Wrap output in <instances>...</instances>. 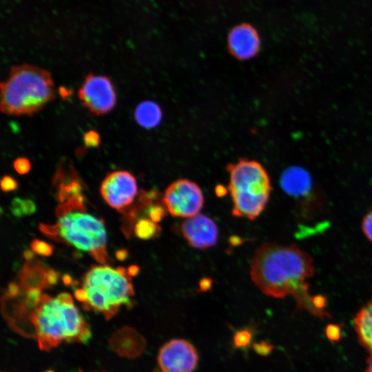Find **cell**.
I'll return each instance as SVG.
<instances>
[{
    "instance_id": "cell-1",
    "label": "cell",
    "mask_w": 372,
    "mask_h": 372,
    "mask_svg": "<svg viewBox=\"0 0 372 372\" xmlns=\"http://www.w3.org/2000/svg\"><path fill=\"white\" fill-rule=\"evenodd\" d=\"M314 273L311 256L293 245L263 243L251 261V278L264 294L275 298L293 296L299 308L326 316L325 298L309 291L308 280Z\"/></svg>"
},
{
    "instance_id": "cell-2",
    "label": "cell",
    "mask_w": 372,
    "mask_h": 372,
    "mask_svg": "<svg viewBox=\"0 0 372 372\" xmlns=\"http://www.w3.org/2000/svg\"><path fill=\"white\" fill-rule=\"evenodd\" d=\"M26 322L32 327L29 337L35 338L40 350H50L63 342L86 343L91 337L87 322L65 292L56 298L41 295Z\"/></svg>"
},
{
    "instance_id": "cell-3",
    "label": "cell",
    "mask_w": 372,
    "mask_h": 372,
    "mask_svg": "<svg viewBox=\"0 0 372 372\" xmlns=\"http://www.w3.org/2000/svg\"><path fill=\"white\" fill-rule=\"evenodd\" d=\"M55 96L48 70L30 64L14 65L6 81L1 83V110L8 115L32 116Z\"/></svg>"
},
{
    "instance_id": "cell-4",
    "label": "cell",
    "mask_w": 372,
    "mask_h": 372,
    "mask_svg": "<svg viewBox=\"0 0 372 372\" xmlns=\"http://www.w3.org/2000/svg\"><path fill=\"white\" fill-rule=\"evenodd\" d=\"M234 216L254 220L265 210L271 191L269 177L255 161L242 159L227 167Z\"/></svg>"
},
{
    "instance_id": "cell-5",
    "label": "cell",
    "mask_w": 372,
    "mask_h": 372,
    "mask_svg": "<svg viewBox=\"0 0 372 372\" xmlns=\"http://www.w3.org/2000/svg\"><path fill=\"white\" fill-rule=\"evenodd\" d=\"M83 288L93 287L107 302L112 317L121 305L132 306L134 288L130 276L123 267H94L85 276Z\"/></svg>"
},
{
    "instance_id": "cell-6",
    "label": "cell",
    "mask_w": 372,
    "mask_h": 372,
    "mask_svg": "<svg viewBox=\"0 0 372 372\" xmlns=\"http://www.w3.org/2000/svg\"><path fill=\"white\" fill-rule=\"evenodd\" d=\"M162 201L172 216L188 218L199 214L205 200L196 183L178 179L167 187Z\"/></svg>"
},
{
    "instance_id": "cell-7",
    "label": "cell",
    "mask_w": 372,
    "mask_h": 372,
    "mask_svg": "<svg viewBox=\"0 0 372 372\" xmlns=\"http://www.w3.org/2000/svg\"><path fill=\"white\" fill-rule=\"evenodd\" d=\"M82 105L94 115L110 112L116 103V95L112 81L106 76L89 74L79 89Z\"/></svg>"
},
{
    "instance_id": "cell-8",
    "label": "cell",
    "mask_w": 372,
    "mask_h": 372,
    "mask_svg": "<svg viewBox=\"0 0 372 372\" xmlns=\"http://www.w3.org/2000/svg\"><path fill=\"white\" fill-rule=\"evenodd\" d=\"M198 361L194 347L183 339H174L160 349L158 363L162 372H194Z\"/></svg>"
},
{
    "instance_id": "cell-9",
    "label": "cell",
    "mask_w": 372,
    "mask_h": 372,
    "mask_svg": "<svg viewBox=\"0 0 372 372\" xmlns=\"http://www.w3.org/2000/svg\"><path fill=\"white\" fill-rule=\"evenodd\" d=\"M101 194L109 205L121 211L138 194L136 178L127 171L113 172L102 182Z\"/></svg>"
},
{
    "instance_id": "cell-10",
    "label": "cell",
    "mask_w": 372,
    "mask_h": 372,
    "mask_svg": "<svg viewBox=\"0 0 372 372\" xmlns=\"http://www.w3.org/2000/svg\"><path fill=\"white\" fill-rule=\"evenodd\" d=\"M180 231L188 244L196 249L211 247L218 238L216 223L211 218L200 213L183 220Z\"/></svg>"
},
{
    "instance_id": "cell-11",
    "label": "cell",
    "mask_w": 372,
    "mask_h": 372,
    "mask_svg": "<svg viewBox=\"0 0 372 372\" xmlns=\"http://www.w3.org/2000/svg\"><path fill=\"white\" fill-rule=\"evenodd\" d=\"M227 45L230 53L240 60L249 59L260 49V39L256 30L249 24L235 26L229 33Z\"/></svg>"
},
{
    "instance_id": "cell-12",
    "label": "cell",
    "mask_w": 372,
    "mask_h": 372,
    "mask_svg": "<svg viewBox=\"0 0 372 372\" xmlns=\"http://www.w3.org/2000/svg\"><path fill=\"white\" fill-rule=\"evenodd\" d=\"M122 343L112 348L118 353L129 358L140 355L145 349L144 338L132 329L119 330L111 339L110 343Z\"/></svg>"
},
{
    "instance_id": "cell-13",
    "label": "cell",
    "mask_w": 372,
    "mask_h": 372,
    "mask_svg": "<svg viewBox=\"0 0 372 372\" xmlns=\"http://www.w3.org/2000/svg\"><path fill=\"white\" fill-rule=\"evenodd\" d=\"M48 269L38 261H27L21 269L19 278L20 286L24 291L33 289L42 290L48 287Z\"/></svg>"
},
{
    "instance_id": "cell-14",
    "label": "cell",
    "mask_w": 372,
    "mask_h": 372,
    "mask_svg": "<svg viewBox=\"0 0 372 372\" xmlns=\"http://www.w3.org/2000/svg\"><path fill=\"white\" fill-rule=\"evenodd\" d=\"M353 327L360 343L372 355V300L357 312Z\"/></svg>"
},
{
    "instance_id": "cell-15",
    "label": "cell",
    "mask_w": 372,
    "mask_h": 372,
    "mask_svg": "<svg viewBox=\"0 0 372 372\" xmlns=\"http://www.w3.org/2000/svg\"><path fill=\"white\" fill-rule=\"evenodd\" d=\"M282 188L289 194H303L311 185V178L302 168L293 167L287 169L280 178Z\"/></svg>"
},
{
    "instance_id": "cell-16",
    "label": "cell",
    "mask_w": 372,
    "mask_h": 372,
    "mask_svg": "<svg viewBox=\"0 0 372 372\" xmlns=\"http://www.w3.org/2000/svg\"><path fill=\"white\" fill-rule=\"evenodd\" d=\"M162 112L160 107L152 101H143L134 111V118L138 125L145 128H152L160 123Z\"/></svg>"
},
{
    "instance_id": "cell-17",
    "label": "cell",
    "mask_w": 372,
    "mask_h": 372,
    "mask_svg": "<svg viewBox=\"0 0 372 372\" xmlns=\"http://www.w3.org/2000/svg\"><path fill=\"white\" fill-rule=\"evenodd\" d=\"M59 236L61 241L65 240V242L72 244L77 249L91 253L94 248V238L96 236H92L77 228L74 220L70 229H63L59 228Z\"/></svg>"
},
{
    "instance_id": "cell-18",
    "label": "cell",
    "mask_w": 372,
    "mask_h": 372,
    "mask_svg": "<svg viewBox=\"0 0 372 372\" xmlns=\"http://www.w3.org/2000/svg\"><path fill=\"white\" fill-rule=\"evenodd\" d=\"M75 226L83 231L90 234L92 236L105 233L104 221L101 219H97L94 216L81 213L79 211L72 212Z\"/></svg>"
},
{
    "instance_id": "cell-19",
    "label": "cell",
    "mask_w": 372,
    "mask_h": 372,
    "mask_svg": "<svg viewBox=\"0 0 372 372\" xmlns=\"http://www.w3.org/2000/svg\"><path fill=\"white\" fill-rule=\"evenodd\" d=\"M161 231V227L149 218H141L134 226L136 236L142 240L154 238L159 236Z\"/></svg>"
},
{
    "instance_id": "cell-20",
    "label": "cell",
    "mask_w": 372,
    "mask_h": 372,
    "mask_svg": "<svg viewBox=\"0 0 372 372\" xmlns=\"http://www.w3.org/2000/svg\"><path fill=\"white\" fill-rule=\"evenodd\" d=\"M85 207L83 203V196L81 194L71 197L66 202L59 205L55 210L56 215L61 217L73 211H83Z\"/></svg>"
},
{
    "instance_id": "cell-21",
    "label": "cell",
    "mask_w": 372,
    "mask_h": 372,
    "mask_svg": "<svg viewBox=\"0 0 372 372\" xmlns=\"http://www.w3.org/2000/svg\"><path fill=\"white\" fill-rule=\"evenodd\" d=\"M106 233H103L94 238V248L91 251L92 256L101 263H105L106 255Z\"/></svg>"
},
{
    "instance_id": "cell-22",
    "label": "cell",
    "mask_w": 372,
    "mask_h": 372,
    "mask_svg": "<svg viewBox=\"0 0 372 372\" xmlns=\"http://www.w3.org/2000/svg\"><path fill=\"white\" fill-rule=\"evenodd\" d=\"M252 337L253 333L249 329L245 328L238 330L234 335V346L237 349H246L251 343Z\"/></svg>"
},
{
    "instance_id": "cell-23",
    "label": "cell",
    "mask_w": 372,
    "mask_h": 372,
    "mask_svg": "<svg viewBox=\"0 0 372 372\" xmlns=\"http://www.w3.org/2000/svg\"><path fill=\"white\" fill-rule=\"evenodd\" d=\"M167 210L165 206L160 204L151 205L145 209L149 218L154 223H159L166 215Z\"/></svg>"
},
{
    "instance_id": "cell-24",
    "label": "cell",
    "mask_w": 372,
    "mask_h": 372,
    "mask_svg": "<svg viewBox=\"0 0 372 372\" xmlns=\"http://www.w3.org/2000/svg\"><path fill=\"white\" fill-rule=\"evenodd\" d=\"M30 247L34 253L43 256L52 255L54 249L52 245L37 239L31 242Z\"/></svg>"
},
{
    "instance_id": "cell-25",
    "label": "cell",
    "mask_w": 372,
    "mask_h": 372,
    "mask_svg": "<svg viewBox=\"0 0 372 372\" xmlns=\"http://www.w3.org/2000/svg\"><path fill=\"white\" fill-rule=\"evenodd\" d=\"M39 229L45 236H48L49 238L54 240H60L59 227L58 224H56V225L40 224Z\"/></svg>"
},
{
    "instance_id": "cell-26",
    "label": "cell",
    "mask_w": 372,
    "mask_h": 372,
    "mask_svg": "<svg viewBox=\"0 0 372 372\" xmlns=\"http://www.w3.org/2000/svg\"><path fill=\"white\" fill-rule=\"evenodd\" d=\"M100 136L93 130L87 131L83 136L84 144L87 147H96L100 144Z\"/></svg>"
},
{
    "instance_id": "cell-27",
    "label": "cell",
    "mask_w": 372,
    "mask_h": 372,
    "mask_svg": "<svg viewBox=\"0 0 372 372\" xmlns=\"http://www.w3.org/2000/svg\"><path fill=\"white\" fill-rule=\"evenodd\" d=\"M13 167L18 174H25L30 171L31 165L27 158L19 157L14 160Z\"/></svg>"
},
{
    "instance_id": "cell-28",
    "label": "cell",
    "mask_w": 372,
    "mask_h": 372,
    "mask_svg": "<svg viewBox=\"0 0 372 372\" xmlns=\"http://www.w3.org/2000/svg\"><path fill=\"white\" fill-rule=\"evenodd\" d=\"M362 230L366 238L372 242V210L364 216L362 221Z\"/></svg>"
},
{
    "instance_id": "cell-29",
    "label": "cell",
    "mask_w": 372,
    "mask_h": 372,
    "mask_svg": "<svg viewBox=\"0 0 372 372\" xmlns=\"http://www.w3.org/2000/svg\"><path fill=\"white\" fill-rule=\"evenodd\" d=\"M12 214L16 217H22L24 214L23 200L19 198H14L10 207Z\"/></svg>"
},
{
    "instance_id": "cell-30",
    "label": "cell",
    "mask_w": 372,
    "mask_h": 372,
    "mask_svg": "<svg viewBox=\"0 0 372 372\" xmlns=\"http://www.w3.org/2000/svg\"><path fill=\"white\" fill-rule=\"evenodd\" d=\"M18 187L17 182L10 176H4L1 180V187L3 192H8L15 190Z\"/></svg>"
},
{
    "instance_id": "cell-31",
    "label": "cell",
    "mask_w": 372,
    "mask_h": 372,
    "mask_svg": "<svg viewBox=\"0 0 372 372\" xmlns=\"http://www.w3.org/2000/svg\"><path fill=\"white\" fill-rule=\"evenodd\" d=\"M253 347L254 351L260 355H267L272 350V346L264 341L254 344Z\"/></svg>"
},
{
    "instance_id": "cell-32",
    "label": "cell",
    "mask_w": 372,
    "mask_h": 372,
    "mask_svg": "<svg viewBox=\"0 0 372 372\" xmlns=\"http://www.w3.org/2000/svg\"><path fill=\"white\" fill-rule=\"evenodd\" d=\"M59 278H60L59 272L52 269H48L47 282H48V287L56 285L58 280H59Z\"/></svg>"
},
{
    "instance_id": "cell-33",
    "label": "cell",
    "mask_w": 372,
    "mask_h": 372,
    "mask_svg": "<svg viewBox=\"0 0 372 372\" xmlns=\"http://www.w3.org/2000/svg\"><path fill=\"white\" fill-rule=\"evenodd\" d=\"M23 209L25 215H30L36 211V205L34 203L30 200H23Z\"/></svg>"
},
{
    "instance_id": "cell-34",
    "label": "cell",
    "mask_w": 372,
    "mask_h": 372,
    "mask_svg": "<svg viewBox=\"0 0 372 372\" xmlns=\"http://www.w3.org/2000/svg\"><path fill=\"white\" fill-rule=\"evenodd\" d=\"M75 298L84 304L87 301V294L85 289H76L74 292Z\"/></svg>"
},
{
    "instance_id": "cell-35",
    "label": "cell",
    "mask_w": 372,
    "mask_h": 372,
    "mask_svg": "<svg viewBox=\"0 0 372 372\" xmlns=\"http://www.w3.org/2000/svg\"><path fill=\"white\" fill-rule=\"evenodd\" d=\"M20 293V287L15 282H11L8 287L7 296L10 298L17 297Z\"/></svg>"
},
{
    "instance_id": "cell-36",
    "label": "cell",
    "mask_w": 372,
    "mask_h": 372,
    "mask_svg": "<svg viewBox=\"0 0 372 372\" xmlns=\"http://www.w3.org/2000/svg\"><path fill=\"white\" fill-rule=\"evenodd\" d=\"M115 256L118 260L123 261L127 258L128 251L125 249H120L116 251Z\"/></svg>"
},
{
    "instance_id": "cell-37",
    "label": "cell",
    "mask_w": 372,
    "mask_h": 372,
    "mask_svg": "<svg viewBox=\"0 0 372 372\" xmlns=\"http://www.w3.org/2000/svg\"><path fill=\"white\" fill-rule=\"evenodd\" d=\"M63 282L67 286H74L78 284V282L73 280L72 277L68 274H64L62 277Z\"/></svg>"
},
{
    "instance_id": "cell-38",
    "label": "cell",
    "mask_w": 372,
    "mask_h": 372,
    "mask_svg": "<svg viewBox=\"0 0 372 372\" xmlns=\"http://www.w3.org/2000/svg\"><path fill=\"white\" fill-rule=\"evenodd\" d=\"M139 267L136 265H131L128 267L127 273L131 277L136 276L139 273Z\"/></svg>"
},
{
    "instance_id": "cell-39",
    "label": "cell",
    "mask_w": 372,
    "mask_h": 372,
    "mask_svg": "<svg viewBox=\"0 0 372 372\" xmlns=\"http://www.w3.org/2000/svg\"><path fill=\"white\" fill-rule=\"evenodd\" d=\"M23 256L26 261H32L34 257V254L32 250L26 249L23 251Z\"/></svg>"
},
{
    "instance_id": "cell-40",
    "label": "cell",
    "mask_w": 372,
    "mask_h": 372,
    "mask_svg": "<svg viewBox=\"0 0 372 372\" xmlns=\"http://www.w3.org/2000/svg\"><path fill=\"white\" fill-rule=\"evenodd\" d=\"M364 372H372V355H370L366 360V366Z\"/></svg>"
},
{
    "instance_id": "cell-41",
    "label": "cell",
    "mask_w": 372,
    "mask_h": 372,
    "mask_svg": "<svg viewBox=\"0 0 372 372\" xmlns=\"http://www.w3.org/2000/svg\"><path fill=\"white\" fill-rule=\"evenodd\" d=\"M80 372H83V371H80ZM97 372H105V371H97Z\"/></svg>"
},
{
    "instance_id": "cell-42",
    "label": "cell",
    "mask_w": 372,
    "mask_h": 372,
    "mask_svg": "<svg viewBox=\"0 0 372 372\" xmlns=\"http://www.w3.org/2000/svg\"><path fill=\"white\" fill-rule=\"evenodd\" d=\"M46 372H54V371H46Z\"/></svg>"
}]
</instances>
